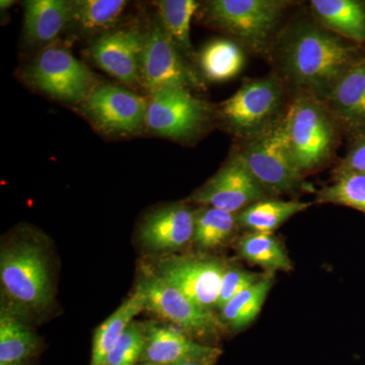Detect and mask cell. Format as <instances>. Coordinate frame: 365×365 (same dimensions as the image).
Wrapping results in <instances>:
<instances>
[{
  "label": "cell",
  "instance_id": "obj_32",
  "mask_svg": "<svg viewBox=\"0 0 365 365\" xmlns=\"http://www.w3.org/2000/svg\"><path fill=\"white\" fill-rule=\"evenodd\" d=\"M341 173L365 175V138L355 144L341 165Z\"/></svg>",
  "mask_w": 365,
  "mask_h": 365
},
{
  "label": "cell",
  "instance_id": "obj_23",
  "mask_svg": "<svg viewBox=\"0 0 365 365\" xmlns=\"http://www.w3.org/2000/svg\"><path fill=\"white\" fill-rule=\"evenodd\" d=\"M244 66V51L232 41H211L201 51V69L209 81H225L234 78Z\"/></svg>",
  "mask_w": 365,
  "mask_h": 365
},
{
  "label": "cell",
  "instance_id": "obj_1",
  "mask_svg": "<svg viewBox=\"0 0 365 365\" xmlns=\"http://www.w3.org/2000/svg\"><path fill=\"white\" fill-rule=\"evenodd\" d=\"M353 49L328 29L302 21L280 43L281 71L302 91L325 98L353 63Z\"/></svg>",
  "mask_w": 365,
  "mask_h": 365
},
{
  "label": "cell",
  "instance_id": "obj_8",
  "mask_svg": "<svg viewBox=\"0 0 365 365\" xmlns=\"http://www.w3.org/2000/svg\"><path fill=\"white\" fill-rule=\"evenodd\" d=\"M136 288L143 295L145 309L178 328L199 335L217 334L222 328V321L212 311L197 306L155 272L145 274Z\"/></svg>",
  "mask_w": 365,
  "mask_h": 365
},
{
  "label": "cell",
  "instance_id": "obj_15",
  "mask_svg": "<svg viewBox=\"0 0 365 365\" xmlns=\"http://www.w3.org/2000/svg\"><path fill=\"white\" fill-rule=\"evenodd\" d=\"M145 348L140 364L176 365L189 360L216 359L220 349L199 344L181 330L157 324L146 325Z\"/></svg>",
  "mask_w": 365,
  "mask_h": 365
},
{
  "label": "cell",
  "instance_id": "obj_30",
  "mask_svg": "<svg viewBox=\"0 0 365 365\" xmlns=\"http://www.w3.org/2000/svg\"><path fill=\"white\" fill-rule=\"evenodd\" d=\"M146 325L132 321L110 352L106 365L140 364L146 342Z\"/></svg>",
  "mask_w": 365,
  "mask_h": 365
},
{
  "label": "cell",
  "instance_id": "obj_9",
  "mask_svg": "<svg viewBox=\"0 0 365 365\" xmlns=\"http://www.w3.org/2000/svg\"><path fill=\"white\" fill-rule=\"evenodd\" d=\"M207 105L185 88H165L151 93L145 122L160 135L184 138L200 130L208 118Z\"/></svg>",
  "mask_w": 365,
  "mask_h": 365
},
{
  "label": "cell",
  "instance_id": "obj_21",
  "mask_svg": "<svg viewBox=\"0 0 365 365\" xmlns=\"http://www.w3.org/2000/svg\"><path fill=\"white\" fill-rule=\"evenodd\" d=\"M145 309L143 295L137 289L131 297L124 302L117 311L102 324L93 335L91 365H106L110 352L120 336L126 330L134 317Z\"/></svg>",
  "mask_w": 365,
  "mask_h": 365
},
{
  "label": "cell",
  "instance_id": "obj_6",
  "mask_svg": "<svg viewBox=\"0 0 365 365\" xmlns=\"http://www.w3.org/2000/svg\"><path fill=\"white\" fill-rule=\"evenodd\" d=\"M283 97V86L273 76L247 81L223 103L222 118L237 135L252 138L279 120Z\"/></svg>",
  "mask_w": 365,
  "mask_h": 365
},
{
  "label": "cell",
  "instance_id": "obj_5",
  "mask_svg": "<svg viewBox=\"0 0 365 365\" xmlns=\"http://www.w3.org/2000/svg\"><path fill=\"white\" fill-rule=\"evenodd\" d=\"M287 2L276 0H213L210 20L250 49L264 52L270 45Z\"/></svg>",
  "mask_w": 365,
  "mask_h": 365
},
{
  "label": "cell",
  "instance_id": "obj_11",
  "mask_svg": "<svg viewBox=\"0 0 365 365\" xmlns=\"http://www.w3.org/2000/svg\"><path fill=\"white\" fill-rule=\"evenodd\" d=\"M225 270V266L216 260L175 257L160 261L155 273L197 306L213 312L217 306Z\"/></svg>",
  "mask_w": 365,
  "mask_h": 365
},
{
  "label": "cell",
  "instance_id": "obj_12",
  "mask_svg": "<svg viewBox=\"0 0 365 365\" xmlns=\"http://www.w3.org/2000/svg\"><path fill=\"white\" fill-rule=\"evenodd\" d=\"M265 199L267 191L235 155L193 196L197 203L232 213Z\"/></svg>",
  "mask_w": 365,
  "mask_h": 365
},
{
  "label": "cell",
  "instance_id": "obj_16",
  "mask_svg": "<svg viewBox=\"0 0 365 365\" xmlns=\"http://www.w3.org/2000/svg\"><path fill=\"white\" fill-rule=\"evenodd\" d=\"M195 215L182 204L168 206L144 220L139 239L146 249L173 252L186 246L194 237Z\"/></svg>",
  "mask_w": 365,
  "mask_h": 365
},
{
  "label": "cell",
  "instance_id": "obj_10",
  "mask_svg": "<svg viewBox=\"0 0 365 365\" xmlns=\"http://www.w3.org/2000/svg\"><path fill=\"white\" fill-rule=\"evenodd\" d=\"M140 78L151 93L165 88L199 85L196 74L182 59L163 26H155L146 35L141 59Z\"/></svg>",
  "mask_w": 365,
  "mask_h": 365
},
{
  "label": "cell",
  "instance_id": "obj_27",
  "mask_svg": "<svg viewBox=\"0 0 365 365\" xmlns=\"http://www.w3.org/2000/svg\"><path fill=\"white\" fill-rule=\"evenodd\" d=\"M199 4L194 0H163L158 2L163 28L180 51L191 52L190 26Z\"/></svg>",
  "mask_w": 365,
  "mask_h": 365
},
{
  "label": "cell",
  "instance_id": "obj_19",
  "mask_svg": "<svg viewBox=\"0 0 365 365\" xmlns=\"http://www.w3.org/2000/svg\"><path fill=\"white\" fill-rule=\"evenodd\" d=\"M71 21V1L30 0L25 4V30L29 39L46 43L54 40Z\"/></svg>",
  "mask_w": 365,
  "mask_h": 365
},
{
  "label": "cell",
  "instance_id": "obj_34",
  "mask_svg": "<svg viewBox=\"0 0 365 365\" xmlns=\"http://www.w3.org/2000/svg\"><path fill=\"white\" fill-rule=\"evenodd\" d=\"M0 4H1V11H4V9H6L7 7L9 6H11V4H13V1H7V0H2L1 2H0Z\"/></svg>",
  "mask_w": 365,
  "mask_h": 365
},
{
  "label": "cell",
  "instance_id": "obj_7",
  "mask_svg": "<svg viewBox=\"0 0 365 365\" xmlns=\"http://www.w3.org/2000/svg\"><path fill=\"white\" fill-rule=\"evenodd\" d=\"M26 78L38 90L66 103L85 102L95 90L90 69L61 47H48L26 71Z\"/></svg>",
  "mask_w": 365,
  "mask_h": 365
},
{
  "label": "cell",
  "instance_id": "obj_31",
  "mask_svg": "<svg viewBox=\"0 0 365 365\" xmlns=\"http://www.w3.org/2000/svg\"><path fill=\"white\" fill-rule=\"evenodd\" d=\"M260 279L256 274L247 272L241 269H225L220 285V297H218L216 309H220L234 299L235 295L241 294L242 290L253 285Z\"/></svg>",
  "mask_w": 365,
  "mask_h": 365
},
{
  "label": "cell",
  "instance_id": "obj_3",
  "mask_svg": "<svg viewBox=\"0 0 365 365\" xmlns=\"http://www.w3.org/2000/svg\"><path fill=\"white\" fill-rule=\"evenodd\" d=\"M0 280L2 292L20 311H44L51 304L49 266L36 242L19 241L2 248Z\"/></svg>",
  "mask_w": 365,
  "mask_h": 365
},
{
  "label": "cell",
  "instance_id": "obj_14",
  "mask_svg": "<svg viewBox=\"0 0 365 365\" xmlns=\"http://www.w3.org/2000/svg\"><path fill=\"white\" fill-rule=\"evenodd\" d=\"M145 38L136 30L105 34L91 46V56L103 71L132 85L140 79Z\"/></svg>",
  "mask_w": 365,
  "mask_h": 365
},
{
  "label": "cell",
  "instance_id": "obj_29",
  "mask_svg": "<svg viewBox=\"0 0 365 365\" xmlns=\"http://www.w3.org/2000/svg\"><path fill=\"white\" fill-rule=\"evenodd\" d=\"M319 200L365 212V175L340 173L333 185L319 192Z\"/></svg>",
  "mask_w": 365,
  "mask_h": 365
},
{
  "label": "cell",
  "instance_id": "obj_20",
  "mask_svg": "<svg viewBox=\"0 0 365 365\" xmlns=\"http://www.w3.org/2000/svg\"><path fill=\"white\" fill-rule=\"evenodd\" d=\"M38 349V338L13 309L0 312V365H26Z\"/></svg>",
  "mask_w": 365,
  "mask_h": 365
},
{
  "label": "cell",
  "instance_id": "obj_24",
  "mask_svg": "<svg viewBox=\"0 0 365 365\" xmlns=\"http://www.w3.org/2000/svg\"><path fill=\"white\" fill-rule=\"evenodd\" d=\"M272 284V276H267L235 295L222 309V322L235 330L250 325L260 313Z\"/></svg>",
  "mask_w": 365,
  "mask_h": 365
},
{
  "label": "cell",
  "instance_id": "obj_4",
  "mask_svg": "<svg viewBox=\"0 0 365 365\" xmlns=\"http://www.w3.org/2000/svg\"><path fill=\"white\" fill-rule=\"evenodd\" d=\"M235 157L267 192L292 191L302 179V173L290 155L282 118L258 135L249 138Z\"/></svg>",
  "mask_w": 365,
  "mask_h": 365
},
{
  "label": "cell",
  "instance_id": "obj_2",
  "mask_svg": "<svg viewBox=\"0 0 365 365\" xmlns=\"http://www.w3.org/2000/svg\"><path fill=\"white\" fill-rule=\"evenodd\" d=\"M282 123L292 162L302 175L318 169L332 155L335 124L321 98L302 91L292 101Z\"/></svg>",
  "mask_w": 365,
  "mask_h": 365
},
{
  "label": "cell",
  "instance_id": "obj_22",
  "mask_svg": "<svg viewBox=\"0 0 365 365\" xmlns=\"http://www.w3.org/2000/svg\"><path fill=\"white\" fill-rule=\"evenodd\" d=\"M311 203L297 201H258L237 215L239 225L255 232L272 234L292 216L306 210Z\"/></svg>",
  "mask_w": 365,
  "mask_h": 365
},
{
  "label": "cell",
  "instance_id": "obj_28",
  "mask_svg": "<svg viewBox=\"0 0 365 365\" xmlns=\"http://www.w3.org/2000/svg\"><path fill=\"white\" fill-rule=\"evenodd\" d=\"M127 2L124 0H78L71 1V21L85 31L110 28L121 18Z\"/></svg>",
  "mask_w": 365,
  "mask_h": 365
},
{
  "label": "cell",
  "instance_id": "obj_18",
  "mask_svg": "<svg viewBox=\"0 0 365 365\" xmlns=\"http://www.w3.org/2000/svg\"><path fill=\"white\" fill-rule=\"evenodd\" d=\"M311 6L329 31L354 42H364V4L354 0H313Z\"/></svg>",
  "mask_w": 365,
  "mask_h": 365
},
{
  "label": "cell",
  "instance_id": "obj_17",
  "mask_svg": "<svg viewBox=\"0 0 365 365\" xmlns=\"http://www.w3.org/2000/svg\"><path fill=\"white\" fill-rule=\"evenodd\" d=\"M324 100L330 112L348 127L365 128V57L348 67Z\"/></svg>",
  "mask_w": 365,
  "mask_h": 365
},
{
  "label": "cell",
  "instance_id": "obj_35",
  "mask_svg": "<svg viewBox=\"0 0 365 365\" xmlns=\"http://www.w3.org/2000/svg\"><path fill=\"white\" fill-rule=\"evenodd\" d=\"M139 365H153V364H139Z\"/></svg>",
  "mask_w": 365,
  "mask_h": 365
},
{
  "label": "cell",
  "instance_id": "obj_26",
  "mask_svg": "<svg viewBox=\"0 0 365 365\" xmlns=\"http://www.w3.org/2000/svg\"><path fill=\"white\" fill-rule=\"evenodd\" d=\"M242 258L268 270L290 271L292 261L272 234L252 232L240 242Z\"/></svg>",
  "mask_w": 365,
  "mask_h": 365
},
{
  "label": "cell",
  "instance_id": "obj_25",
  "mask_svg": "<svg viewBox=\"0 0 365 365\" xmlns=\"http://www.w3.org/2000/svg\"><path fill=\"white\" fill-rule=\"evenodd\" d=\"M239 223L237 215L215 207H206L195 215L194 242L209 250L222 246L234 235Z\"/></svg>",
  "mask_w": 365,
  "mask_h": 365
},
{
  "label": "cell",
  "instance_id": "obj_33",
  "mask_svg": "<svg viewBox=\"0 0 365 365\" xmlns=\"http://www.w3.org/2000/svg\"><path fill=\"white\" fill-rule=\"evenodd\" d=\"M216 359L189 360L176 365H215Z\"/></svg>",
  "mask_w": 365,
  "mask_h": 365
},
{
  "label": "cell",
  "instance_id": "obj_13",
  "mask_svg": "<svg viewBox=\"0 0 365 365\" xmlns=\"http://www.w3.org/2000/svg\"><path fill=\"white\" fill-rule=\"evenodd\" d=\"M148 103L140 96L120 86H101L86 98L83 108L103 129L131 133L145 121Z\"/></svg>",
  "mask_w": 365,
  "mask_h": 365
}]
</instances>
